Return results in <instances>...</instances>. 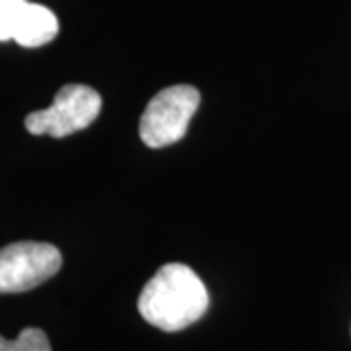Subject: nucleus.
Here are the masks:
<instances>
[{
    "label": "nucleus",
    "mask_w": 351,
    "mask_h": 351,
    "mask_svg": "<svg viewBox=\"0 0 351 351\" xmlns=\"http://www.w3.org/2000/svg\"><path fill=\"white\" fill-rule=\"evenodd\" d=\"M101 110L100 94L86 84H64L47 110L32 112L25 117V129L32 135L63 138L86 129Z\"/></svg>",
    "instance_id": "7ed1b4c3"
},
{
    "label": "nucleus",
    "mask_w": 351,
    "mask_h": 351,
    "mask_svg": "<svg viewBox=\"0 0 351 351\" xmlns=\"http://www.w3.org/2000/svg\"><path fill=\"white\" fill-rule=\"evenodd\" d=\"M63 265L57 246L47 242H14L0 250V295L39 287Z\"/></svg>",
    "instance_id": "20e7f679"
},
{
    "label": "nucleus",
    "mask_w": 351,
    "mask_h": 351,
    "mask_svg": "<svg viewBox=\"0 0 351 351\" xmlns=\"http://www.w3.org/2000/svg\"><path fill=\"white\" fill-rule=\"evenodd\" d=\"M0 351H51V343L43 330L24 328L16 339L0 336Z\"/></svg>",
    "instance_id": "423d86ee"
},
{
    "label": "nucleus",
    "mask_w": 351,
    "mask_h": 351,
    "mask_svg": "<svg viewBox=\"0 0 351 351\" xmlns=\"http://www.w3.org/2000/svg\"><path fill=\"white\" fill-rule=\"evenodd\" d=\"M143 320L162 332H180L201 320L209 308V293L201 277L184 263H166L138 295Z\"/></svg>",
    "instance_id": "f257e3e1"
},
{
    "label": "nucleus",
    "mask_w": 351,
    "mask_h": 351,
    "mask_svg": "<svg viewBox=\"0 0 351 351\" xmlns=\"http://www.w3.org/2000/svg\"><path fill=\"white\" fill-rule=\"evenodd\" d=\"M57 34H59L57 16L41 4L25 2L14 32V41L22 47H41L53 41Z\"/></svg>",
    "instance_id": "39448f33"
},
{
    "label": "nucleus",
    "mask_w": 351,
    "mask_h": 351,
    "mask_svg": "<svg viewBox=\"0 0 351 351\" xmlns=\"http://www.w3.org/2000/svg\"><path fill=\"white\" fill-rule=\"evenodd\" d=\"M27 0H0V41L14 39V32Z\"/></svg>",
    "instance_id": "0eeeda50"
},
{
    "label": "nucleus",
    "mask_w": 351,
    "mask_h": 351,
    "mask_svg": "<svg viewBox=\"0 0 351 351\" xmlns=\"http://www.w3.org/2000/svg\"><path fill=\"white\" fill-rule=\"evenodd\" d=\"M201 94L189 84L160 90L145 108L138 123V135L151 149H162L186 137L189 121L197 112Z\"/></svg>",
    "instance_id": "f03ea898"
}]
</instances>
